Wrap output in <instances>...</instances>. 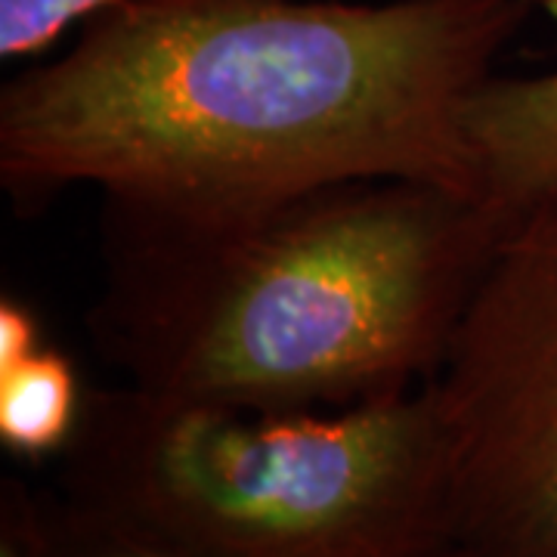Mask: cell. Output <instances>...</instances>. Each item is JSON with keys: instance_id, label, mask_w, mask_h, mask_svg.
Returning <instances> with one entry per match:
<instances>
[{"instance_id": "obj_10", "label": "cell", "mask_w": 557, "mask_h": 557, "mask_svg": "<svg viewBox=\"0 0 557 557\" xmlns=\"http://www.w3.org/2000/svg\"><path fill=\"white\" fill-rule=\"evenodd\" d=\"M40 347L38 317L16 298L0 300V362L20 359Z\"/></svg>"}, {"instance_id": "obj_7", "label": "cell", "mask_w": 557, "mask_h": 557, "mask_svg": "<svg viewBox=\"0 0 557 557\" xmlns=\"http://www.w3.org/2000/svg\"><path fill=\"white\" fill-rule=\"evenodd\" d=\"M44 557H186L177 548L134 533L115 520L84 511L69 498H50V542Z\"/></svg>"}, {"instance_id": "obj_8", "label": "cell", "mask_w": 557, "mask_h": 557, "mask_svg": "<svg viewBox=\"0 0 557 557\" xmlns=\"http://www.w3.org/2000/svg\"><path fill=\"white\" fill-rule=\"evenodd\" d=\"M115 0H0V57L44 53L75 22H87Z\"/></svg>"}, {"instance_id": "obj_6", "label": "cell", "mask_w": 557, "mask_h": 557, "mask_svg": "<svg viewBox=\"0 0 557 557\" xmlns=\"http://www.w3.org/2000/svg\"><path fill=\"white\" fill-rule=\"evenodd\" d=\"M87 391L72 359L44 347L0 362V443L10 456H62L78 431Z\"/></svg>"}, {"instance_id": "obj_3", "label": "cell", "mask_w": 557, "mask_h": 557, "mask_svg": "<svg viewBox=\"0 0 557 557\" xmlns=\"http://www.w3.org/2000/svg\"><path fill=\"white\" fill-rule=\"evenodd\" d=\"M62 496L186 557H437L456 545L434 384L258 412L134 384L84 397Z\"/></svg>"}, {"instance_id": "obj_5", "label": "cell", "mask_w": 557, "mask_h": 557, "mask_svg": "<svg viewBox=\"0 0 557 557\" xmlns=\"http://www.w3.org/2000/svg\"><path fill=\"white\" fill-rule=\"evenodd\" d=\"M480 199L508 226L557 196V72L490 78L465 102Z\"/></svg>"}, {"instance_id": "obj_11", "label": "cell", "mask_w": 557, "mask_h": 557, "mask_svg": "<svg viewBox=\"0 0 557 557\" xmlns=\"http://www.w3.org/2000/svg\"><path fill=\"white\" fill-rule=\"evenodd\" d=\"M437 557H471L465 548H458V545H453V548H446V552H440Z\"/></svg>"}, {"instance_id": "obj_2", "label": "cell", "mask_w": 557, "mask_h": 557, "mask_svg": "<svg viewBox=\"0 0 557 557\" xmlns=\"http://www.w3.org/2000/svg\"><path fill=\"white\" fill-rule=\"evenodd\" d=\"M508 223L372 177L220 214L109 205L87 325L127 384L258 412H341L434 379Z\"/></svg>"}, {"instance_id": "obj_9", "label": "cell", "mask_w": 557, "mask_h": 557, "mask_svg": "<svg viewBox=\"0 0 557 557\" xmlns=\"http://www.w3.org/2000/svg\"><path fill=\"white\" fill-rule=\"evenodd\" d=\"M50 542V498L28 493L20 480H3L0 557H44Z\"/></svg>"}, {"instance_id": "obj_1", "label": "cell", "mask_w": 557, "mask_h": 557, "mask_svg": "<svg viewBox=\"0 0 557 557\" xmlns=\"http://www.w3.org/2000/svg\"><path fill=\"white\" fill-rule=\"evenodd\" d=\"M536 0H115L0 90L20 201L220 214L344 180L478 193L465 102Z\"/></svg>"}, {"instance_id": "obj_4", "label": "cell", "mask_w": 557, "mask_h": 557, "mask_svg": "<svg viewBox=\"0 0 557 557\" xmlns=\"http://www.w3.org/2000/svg\"><path fill=\"white\" fill-rule=\"evenodd\" d=\"M431 384L458 548L557 557V196L508 226Z\"/></svg>"}]
</instances>
